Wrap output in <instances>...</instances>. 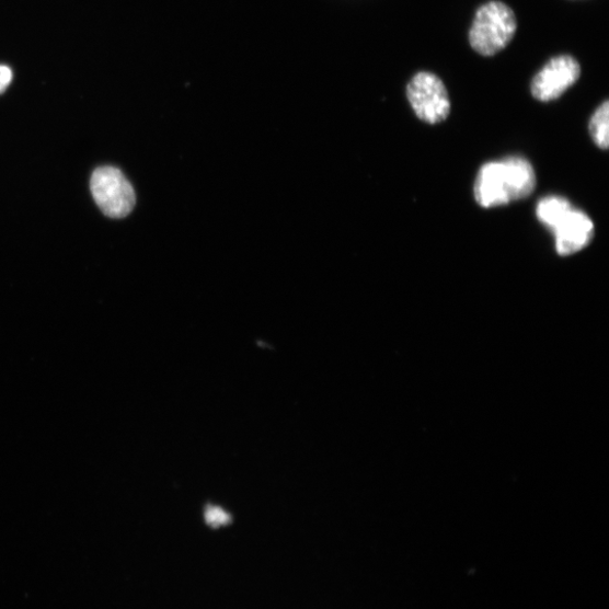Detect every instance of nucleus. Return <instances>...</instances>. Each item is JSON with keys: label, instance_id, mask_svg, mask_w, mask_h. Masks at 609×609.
<instances>
[{"label": "nucleus", "instance_id": "9d476101", "mask_svg": "<svg viewBox=\"0 0 609 609\" xmlns=\"http://www.w3.org/2000/svg\"><path fill=\"white\" fill-rule=\"evenodd\" d=\"M13 80V72L8 66L0 65V93H3Z\"/></svg>", "mask_w": 609, "mask_h": 609}, {"label": "nucleus", "instance_id": "1a4fd4ad", "mask_svg": "<svg viewBox=\"0 0 609 609\" xmlns=\"http://www.w3.org/2000/svg\"><path fill=\"white\" fill-rule=\"evenodd\" d=\"M205 521L212 528L218 529L231 525L233 519L230 513L217 506H208L205 510Z\"/></svg>", "mask_w": 609, "mask_h": 609}, {"label": "nucleus", "instance_id": "423d86ee", "mask_svg": "<svg viewBox=\"0 0 609 609\" xmlns=\"http://www.w3.org/2000/svg\"><path fill=\"white\" fill-rule=\"evenodd\" d=\"M552 232L558 254L567 256L584 250L591 242L595 226L585 212L573 208Z\"/></svg>", "mask_w": 609, "mask_h": 609}, {"label": "nucleus", "instance_id": "20e7f679", "mask_svg": "<svg viewBox=\"0 0 609 609\" xmlns=\"http://www.w3.org/2000/svg\"><path fill=\"white\" fill-rule=\"evenodd\" d=\"M406 95L418 119L437 125L448 118L449 95L443 81L435 73L417 72L407 85Z\"/></svg>", "mask_w": 609, "mask_h": 609}, {"label": "nucleus", "instance_id": "6e6552de", "mask_svg": "<svg viewBox=\"0 0 609 609\" xmlns=\"http://www.w3.org/2000/svg\"><path fill=\"white\" fill-rule=\"evenodd\" d=\"M608 101H605L594 113L589 124V131L594 142L601 149H607L609 145L608 133Z\"/></svg>", "mask_w": 609, "mask_h": 609}, {"label": "nucleus", "instance_id": "7ed1b4c3", "mask_svg": "<svg viewBox=\"0 0 609 609\" xmlns=\"http://www.w3.org/2000/svg\"><path fill=\"white\" fill-rule=\"evenodd\" d=\"M91 192L102 212L111 218H125L135 208L136 194L124 173L112 166L95 170Z\"/></svg>", "mask_w": 609, "mask_h": 609}, {"label": "nucleus", "instance_id": "f03ea898", "mask_svg": "<svg viewBox=\"0 0 609 609\" xmlns=\"http://www.w3.org/2000/svg\"><path fill=\"white\" fill-rule=\"evenodd\" d=\"M517 31L514 11L493 0L481 7L470 30V45L478 54L490 57L504 50Z\"/></svg>", "mask_w": 609, "mask_h": 609}, {"label": "nucleus", "instance_id": "0eeeda50", "mask_svg": "<svg viewBox=\"0 0 609 609\" xmlns=\"http://www.w3.org/2000/svg\"><path fill=\"white\" fill-rule=\"evenodd\" d=\"M573 208L564 198L547 197L539 203L537 215L539 220L553 231Z\"/></svg>", "mask_w": 609, "mask_h": 609}, {"label": "nucleus", "instance_id": "39448f33", "mask_svg": "<svg viewBox=\"0 0 609 609\" xmlns=\"http://www.w3.org/2000/svg\"><path fill=\"white\" fill-rule=\"evenodd\" d=\"M581 74V65L574 57H554L532 79L531 95L541 102L554 101L576 84Z\"/></svg>", "mask_w": 609, "mask_h": 609}, {"label": "nucleus", "instance_id": "f257e3e1", "mask_svg": "<svg viewBox=\"0 0 609 609\" xmlns=\"http://www.w3.org/2000/svg\"><path fill=\"white\" fill-rule=\"evenodd\" d=\"M537 175L531 164L518 157L484 164L476 176L474 196L483 208L505 206L535 193Z\"/></svg>", "mask_w": 609, "mask_h": 609}]
</instances>
